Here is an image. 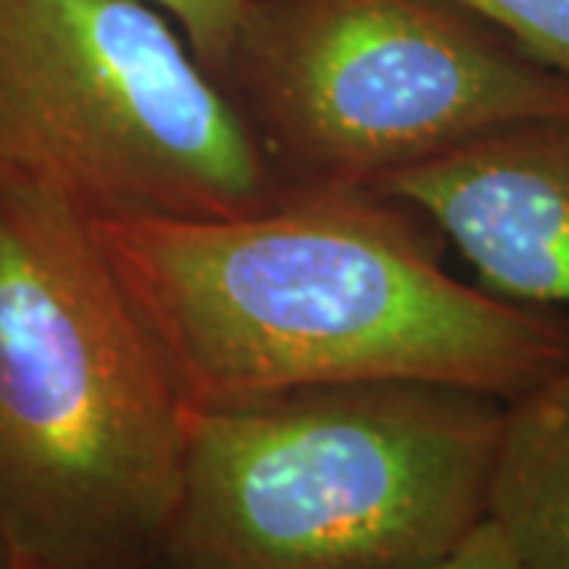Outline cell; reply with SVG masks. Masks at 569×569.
Here are the masks:
<instances>
[{
    "label": "cell",
    "instance_id": "6da1fadb",
    "mask_svg": "<svg viewBox=\"0 0 569 569\" xmlns=\"http://www.w3.org/2000/svg\"><path fill=\"white\" fill-rule=\"evenodd\" d=\"M92 228L187 406L373 380L512 402L569 365V313L456 279L377 190Z\"/></svg>",
    "mask_w": 569,
    "mask_h": 569
},
{
    "label": "cell",
    "instance_id": "7a4b0ae2",
    "mask_svg": "<svg viewBox=\"0 0 569 569\" xmlns=\"http://www.w3.org/2000/svg\"><path fill=\"white\" fill-rule=\"evenodd\" d=\"M187 402L99 234L0 171V529L61 569L168 550Z\"/></svg>",
    "mask_w": 569,
    "mask_h": 569
},
{
    "label": "cell",
    "instance_id": "3957f363",
    "mask_svg": "<svg viewBox=\"0 0 569 569\" xmlns=\"http://www.w3.org/2000/svg\"><path fill=\"white\" fill-rule=\"evenodd\" d=\"M507 402L402 380L187 406L183 569H415L488 519Z\"/></svg>",
    "mask_w": 569,
    "mask_h": 569
},
{
    "label": "cell",
    "instance_id": "277c9868",
    "mask_svg": "<svg viewBox=\"0 0 569 569\" xmlns=\"http://www.w3.org/2000/svg\"><path fill=\"white\" fill-rule=\"evenodd\" d=\"M216 80L284 193L373 190L569 114V77L452 0H250Z\"/></svg>",
    "mask_w": 569,
    "mask_h": 569
},
{
    "label": "cell",
    "instance_id": "5b68a950",
    "mask_svg": "<svg viewBox=\"0 0 569 569\" xmlns=\"http://www.w3.org/2000/svg\"><path fill=\"white\" fill-rule=\"evenodd\" d=\"M0 171L96 224L228 219L284 193L146 0H0Z\"/></svg>",
    "mask_w": 569,
    "mask_h": 569
},
{
    "label": "cell",
    "instance_id": "8992f818",
    "mask_svg": "<svg viewBox=\"0 0 569 569\" xmlns=\"http://www.w3.org/2000/svg\"><path fill=\"white\" fill-rule=\"evenodd\" d=\"M373 190L443 234L485 291L569 313V114L497 127Z\"/></svg>",
    "mask_w": 569,
    "mask_h": 569
},
{
    "label": "cell",
    "instance_id": "52a82bcc",
    "mask_svg": "<svg viewBox=\"0 0 569 569\" xmlns=\"http://www.w3.org/2000/svg\"><path fill=\"white\" fill-rule=\"evenodd\" d=\"M488 519L526 569H569V365L503 408Z\"/></svg>",
    "mask_w": 569,
    "mask_h": 569
},
{
    "label": "cell",
    "instance_id": "ba28073f",
    "mask_svg": "<svg viewBox=\"0 0 569 569\" xmlns=\"http://www.w3.org/2000/svg\"><path fill=\"white\" fill-rule=\"evenodd\" d=\"M569 77V0H452Z\"/></svg>",
    "mask_w": 569,
    "mask_h": 569
},
{
    "label": "cell",
    "instance_id": "9c48e42d",
    "mask_svg": "<svg viewBox=\"0 0 569 569\" xmlns=\"http://www.w3.org/2000/svg\"><path fill=\"white\" fill-rule=\"evenodd\" d=\"M146 3L159 7L181 29L197 61L216 77L222 70L228 44L234 39V29L250 0H146Z\"/></svg>",
    "mask_w": 569,
    "mask_h": 569
},
{
    "label": "cell",
    "instance_id": "30bf717a",
    "mask_svg": "<svg viewBox=\"0 0 569 569\" xmlns=\"http://www.w3.org/2000/svg\"><path fill=\"white\" fill-rule=\"evenodd\" d=\"M415 569H526L522 560L516 557V550L509 548V541L503 538V531L497 529L490 519L478 522L475 529L468 531L466 538L447 550L443 557L430 560L425 567Z\"/></svg>",
    "mask_w": 569,
    "mask_h": 569
},
{
    "label": "cell",
    "instance_id": "8fae6325",
    "mask_svg": "<svg viewBox=\"0 0 569 569\" xmlns=\"http://www.w3.org/2000/svg\"><path fill=\"white\" fill-rule=\"evenodd\" d=\"M13 560H17V548L10 545L7 531L0 529V569H13Z\"/></svg>",
    "mask_w": 569,
    "mask_h": 569
},
{
    "label": "cell",
    "instance_id": "7c38bea8",
    "mask_svg": "<svg viewBox=\"0 0 569 569\" xmlns=\"http://www.w3.org/2000/svg\"><path fill=\"white\" fill-rule=\"evenodd\" d=\"M13 569H61V567H54V563H44V560H39V557H29V553H20V550H17Z\"/></svg>",
    "mask_w": 569,
    "mask_h": 569
}]
</instances>
